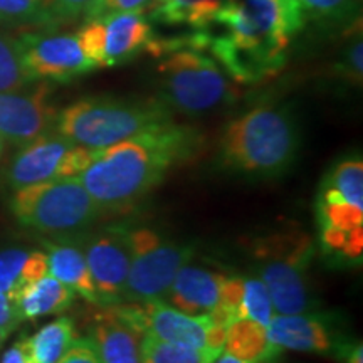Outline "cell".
<instances>
[{"mask_svg":"<svg viewBox=\"0 0 363 363\" xmlns=\"http://www.w3.org/2000/svg\"><path fill=\"white\" fill-rule=\"evenodd\" d=\"M49 89L39 86L33 93H0V136L17 147L56 130L57 113L49 103Z\"/></svg>","mask_w":363,"mask_h":363,"instance_id":"11","label":"cell"},{"mask_svg":"<svg viewBox=\"0 0 363 363\" xmlns=\"http://www.w3.org/2000/svg\"><path fill=\"white\" fill-rule=\"evenodd\" d=\"M321 190H333L345 202L363 208V162L360 155L345 157L323 179Z\"/></svg>","mask_w":363,"mask_h":363,"instance_id":"23","label":"cell"},{"mask_svg":"<svg viewBox=\"0 0 363 363\" xmlns=\"http://www.w3.org/2000/svg\"><path fill=\"white\" fill-rule=\"evenodd\" d=\"M259 276L279 315H306L316 303L308 284L315 244L308 235H276L259 246Z\"/></svg>","mask_w":363,"mask_h":363,"instance_id":"7","label":"cell"},{"mask_svg":"<svg viewBox=\"0 0 363 363\" xmlns=\"http://www.w3.org/2000/svg\"><path fill=\"white\" fill-rule=\"evenodd\" d=\"M197 131L170 123L96 150L78 180L99 211H128L152 192L177 163L197 152Z\"/></svg>","mask_w":363,"mask_h":363,"instance_id":"2","label":"cell"},{"mask_svg":"<svg viewBox=\"0 0 363 363\" xmlns=\"http://www.w3.org/2000/svg\"><path fill=\"white\" fill-rule=\"evenodd\" d=\"M7 337H9V335L6 333V331H4V330H0V345L4 343V340H6Z\"/></svg>","mask_w":363,"mask_h":363,"instance_id":"46","label":"cell"},{"mask_svg":"<svg viewBox=\"0 0 363 363\" xmlns=\"http://www.w3.org/2000/svg\"><path fill=\"white\" fill-rule=\"evenodd\" d=\"M227 0H152L145 16L153 24L189 27L192 30L208 29Z\"/></svg>","mask_w":363,"mask_h":363,"instance_id":"20","label":"cell"},{"mask_svg":"<svg viewBox=\"0 0 363 363\" xmlns=\"http://www.w3.org/2000/svg\"><path fill=\"white\" fill-rule=\"evenodd\" d=\"M160 98L170 110L201 115L234 101L238 91L214 57L182 48L165 54L158 65Z\"/></svg>","mask_w":363,"mask_h":363,"instance_id":"6","label":"cell"},{"mask_svg":"<svg viewBox=\"0 0 363 363\" xmlns=\"http://www.w3.org/2000/svg\"><path fill=\"white\" fill-rule=\"evenodd\" d=\"M45 274H49L48 256H45L44 252H29V256H27L24 267H22V272H21L19 289L24 288L26 284L35 283V281L44 278ZM19 289H17V291H19ZM16 294H13V296H16Z\"/></svg>","mask_w":363,"mask_h":363,"instance_id":"37","label":"cell"},{"mask_svg":"<svg viewBox=\"0 0 363 363\" xmlns=\"http://www.w3.org/2000/svg\"><path fill=\"white\" fill-rule=\"evenodd\" d=\"M99 0H48L54 26L86 17Z\"/></svg>","mask_w":363,"mask_h":363,"instance_id":"32","label":"cell"},{"mask_svg":"<svg viewBox=\"0 0 363 363\" xmlns=\"http://www.w3.org/2000/svg\"><path fill=\"white\" fill-rule=\"evenodd\" d=\"M72 145L74 143L71 140L62 136L57 130H52L21 147V152H17V155L2 172L6 189L16 192L29 185L57 179L62 157Z\"/></svg>","mask_w":363,"mask_h":363,"instance_id":"12","label":"cell"},{"mask_svg":"<svg viewBox=\"0 0 363 363\" xmlns=\"http://www.w3.org/2000/svg\"><path fill=\"white\" fill-rule=\"evenodd\" d=\"M225 353L247 363H276L283 348L267 338L264 325L251 318H238L227 326Z\"/></svg>","mask_w":363,"mask_h":363,"instance_id":"21","label":"cell"},{"mask_svg":"<svg viewBox=\"0 0 363 363\" xmlns=\"http://www.w3.org/2000/svg\"><path fill=\"white\" fill-rule=\"evenodd\" d=\"M266 330L269 342L283 350L342 357L348 347L331 330L328 318L318 313L272 316Z\"/></svg>","mask_w":363,"mask_h":363,"instance_id":"13","label":"cell"},{"mask_svg":"<svg viewBox=\"0 0 363 363\" xmlns=\"http://www.w3.org/2000/svg\"><path fill=\"white\" fill-rule=\"evenodd\" d=\"M316 217L320 227L330 225L348 233L363 224V208H357L350 203H326L318 201Z\"/></svg>","mask_w":363,"mask_h":363,"instance_id":"29","label":"cell"},{"mask_svg":"<svg viewBox=\"0 0 363 363\" xmlns=\"http://www.w3.org/2000/svg\"><path fill=\"white\" fill-rule=\"evenodd\" d=\"M363 252V227L358 225L355 229L348 230L347 239L342 251L338 254V259H342L343 264H357L362 261Z\"/></svg>","mask_w":363,"mask_h":363,"instance_id":"39","label":"cell"},{"mask_svg":"<svg viewBox=\"0 0 363 363\" xmlns=\"http://www.w3.org/2000/svg\"><path fill=\"white\" fill-rule=\"evenodd\" d=\"M33 83L22 65L19 40L0 30V93L21 91Z\"/></svg>","mask_w":363,"mask_h":363,"instance_id":"26","label":"cell"},{"mask_svg":"<svg viewBox=\"0 0 363 363\" xmlns=\"http://www.w3.org/2000/svg\"><path fill=\"white\" fill-rule=\"evenodd\" d=\"M224 274L185 262L175 274L167 298L170 306L187 315H206L219 303V289Z\"/></svg>","mask_w":363,"mask_h":363,"instance_id":"16","label":"cell"},{"mask_svg":"<svg viewBox=\"0 0 363 363\" xmlns=\"http://www.w3.org/2000/svg\"><path fill=\"white\" fill-rule=\"evenodd\" d=\"M305 24L299 0H227L212 24L222 33L211 34L207 49L234 81L261 83L283 69Z\"/></svg>","mask_w":363,"mask_h":363,"instance_id":"1","label":"cell"},{"mask_svg":"<svg viewBox=\"0 0 363 363\" xmlns=\"http://www.w3.org/2000/svg\"><path fill=\"white\" fill-rule=\"evenodd\" d=\"M143 335L108 306L96 316L89 338L101 363H142Z\"/></svg>","mask_w":363,"mask_h":363,"instance_id":"15","label":"cell"},{"mask_svg":"<svg viewBox=\"0 0 363 363\" xmlns=\"http://www.w3.org/2000/svg\"><path fill=\"white\" fill-rule=\"evenodd\" d=\"M238 318H251L257 323L267 326L272 318V303L266 284L261 279H244L242 303L238 310Z\"/></svg>","mask_w":363,"mask_h":363,"instance_id":"28","label":"cell"},{"mask_svg":"<svg viewBox=\"0 0 363 363\" xmlns=\"http://www.w3.org/2000/svg\"><path fill=\"white\" fill-rule=\"evenodd\" d=\"M21 321L22 320L19 313H17L16 305H13L6 293L0 291V330H4L9 335Z\"/></svg>","mask_w":363,"mask_h":363,"instance_id":"41","label":"cell"},{"mask_svg":"<svg viewBox=\"0 0 363 363\" xmlns=\"http://www.w3.org/2000/svg\"><path fill=\"white\" fill-rule=\"evenodd\" d=\"M83 252L98 294V305L123 303L131 247L126 225H108L84 240Z\"/></svg>","mask_w":363,"mask_h":363,"instance_id":"9","label":"cell"},{"mask_svg":"<svg viewBox=\"0 0 363 363\" xmlns=\"http://www.w3.org/2000/svg\"><path fill=\"white\" fill-rule=\"evenodd\" d=\"M74 291L65 283L45 274L35 283L26 284L11 301L16 305L21 320H35L40 316L57 315L72 305Z\"/></svg>","mask_w":363,"mask_h":363,"instance_id":"19","label":"cell"},{"mask_svg":"<svg viewBox=\"0 0 363 363\" xmlns=\"http://www.w3.org/2000/svg\"><path fill=\"white\" fill-rule=\"evenodd\" d=\"M152 0H99L91 11L86 19L94 21V19H103V17L111 16V13L118 12H130V11H142L147 9L148 4Z\"/></svg>","mask_w":363,"mask_h":363,"instance_id":"35","label":"cell"},{"mask_svg":"<svg viewBox=\"0 0 363 363\" xmlns=\"http://www.w3.org/2000/svg\"><path fill=\"white\" fill-rule=\"evenodd\" d=\"M19 40L22 65L33 81H69L98 69L81 49L76 34L29 33Z\"/></svg>","mask_w":363,"mask_h":363,"instance_id":"8","label":"cell"},{"mask_svg":"<svg viewBox=\"0 0 363 363\" xmlns=\"http://www.w3.org/2000/svg\"><path fill=\"white\" fill-rule=\"evenodd\" d=\"M4 147H6V140H4L2 136H0V155H2V152H4Z\"/></svg>","mask_w":363,"mask_h":363,"instance_id":"47","label":"cell"},{"mask_svg":"<svg viewBox=\"0 0 363 363\" xmlns=\"http://www.w3.org/2000/svg\"><path fill=\"white\" fill-rule=\"evenodd\" d=\"M345 239H347V233H345V230L335 229V227H330V225L321 227L320 244H321V251H323L326 256L340 254L345 244Z\"/></svg>","mask_w":363,"mask_h":363,"instance_id":"40","label":"cell"},{"mask_svg":"<svg viewBox=\"0 0 363 363\" xmlns=\"http://www.w3.org/2000/svg\"><path fill=\"white\" fill-rule=\"evenodd\" d=\"M9 203L22 225L54 235L83 233L101 212L78 177L52 179L16 190Z\"/></svg>","mask_w":363,"mask_h":363,"instance_id":"5","label":"cell"},{"mask_svg":"<svg viewBox=\"0 0 363 363\" xmlns=\"http://www.w3.org/2000/svg\"><path fill=\"white\" fill-rule=\"evenodd\" d=\"M43 244L48 251L45 256H48L49 274L69 286L72 291L83 296L86 301L98 305L96 288L79 242L71 238H61L57 240H44Z\"/></svg>","mask_w":363,"mask_h":363,"instance_id":"18","label":"cell"},{"mask_svg":"<svg viewBox=\"0 0 363 363\" xmlns=\"http://www.w3.org/2000/svg\"><path fill=\"white\" fill-rule=\"evenodd\" d=\"M170 123L172 110L162 99L93 96L57 113L56 130L72 143L101 150Z\"/></svg>","mask_w":363,"mask_h":363,"instance_id":"4","label":"cell"},{"mask_svg":"<svg viewBox=\"0 0 363 363\" xmlns=\"http://www.w3.org/2000/svg\"><path fill=\"white\" fill-rule=\"evenodd\" d=\"M147 333L163 340V342L207 350L206 333L211 326V320L207 315H187L163 301L147 303Z\"/></svg>","mask_w":363,"mask_h":363,"instance_id":"17","label":"cell"},{"mask_svg":"<svg viewBox=\"0 0 363 363\" xmlns=\"http://www.w3.org/2000/svg\"><path fill=\"white\" fill-rule=\"evenodd\" d=\"M104 67L125 65L135 59L155 39L152 22L142 11L118 12L103 17Z\"/></svg>","mask_w":363,"mask_h":363,"instance_id":"14","label":"cell"},{"mask_svg":"<svg viewBox=\"0 0 363 363\" xmlns=\"http://www.w3.org/2000/svg\"><path fill=\"white\" fill-rule=\"evenodd\" d=\"M0 22L7 26L56 27L48 0H0Z\"/></svg>","mask_w":363,"mask_h":363,"instance_id":"25","label":"cell"},{"mask_svg":"<svg viewBox=\"0 0 363 363\" xmlns=\"http://www.w3.org/2000/svg\"><path fill=\"white\" fill-rule=\"evenodd\" d=\"M74 340V321L62 316L43 326L33 337L22 338L19 343L26 363H57Z\"/></svg>","mask_w":363,"mask_h":363,"instance_id":"22","label":"cell"},{"mask_svg":"<svg viewBox=\"0 0 363 363\" xmlns=\"http://www.w3.org/2000/svg\"><path fill=\"white\" fill-rule=\"evenodd\" d=\"M81 49L96 67H104V24L101 19L88 21L76 33Z\"/></svg>","mask_w":363,"mask_h":363,"instance_id":"31","label":"cell"},{"mask_svg":"<svg viewBox=\"0 0 363 363\" xmlns=\"http://www.w3.org/2000/svg\"><path fill=\"white\" fill-rule=\"evenodd\" d=\"M57 363H101L91 338H76Z\"/></svg>","mask_w":363,"mask_h":363,"instance_id":"38","label":"cell"},{"mask_svg":"<svg viewBox=\"0 0 363 363\" xmlns=\"http://www.w3.org/2000/svg\"><path fill=\"white\" fill-rule=\"evenodd\" d=\"M217 357L211 350L163 342L150 333L142 340V363H212Z\"/></svg>","mask_w":363,"mask_h":363,"instance_id":"24","label":"cell"},{"mask_svg":"<svg viewBox=\"0 0 363 363\" xmlns=\"http://www.w3.org/2000/svg\"><path fill=\"white\" fill-rule=\"evenodd\" d=\"M194 256V249L175 242H163L131 252L123 303L147 305L163 301L169 294L175 274Z\"/></svg>","mask_w":363,"mask_h":363,"instance_id":"10","label":"cell"},{"mask_svg":"<svg viewBox=\"0 0 363 363\" xmlns=\"http://www.w3.org/2000/svg\"><path fill=\"white\" fill-rule=\"evenodd\" d=\"M212 363H247V362L239 360V358H235V357H233V355H229V353H220V355L217 357L216 360L212 362Z\"/></svg>","mask_w":363,"mask_h":363,"instance_id":"45","label":"cell"},{"mask_svg":"<svg viewBox=\"0 0 363 363\" xmlns=\"http://www.w3.org/2000/svg\"><path fill=\"white\" fill-rule=\"evenodd\" d=\"M360 0H299L306 19L326 24H348L357 19Z\"/></svg>","mask_w":363,"mask_h":363,"instance_id":"27","label":"cell"},{"mask_svg":"<svg viewBox=\"0 0 363 363\" xmlns=\"http://www.w3.org/2000/svg\"><path fill=\"white\" fill-rule=\"evenodd\" d=\"M338 74L352 84H362L363 76V40L353 39V43L345 49L342 61L337 66Z\"/></svg>","mask_w":363,"mask_h":363,"instance_id":"33","label":"cell"},{"mask_svg":"<svg viewBox=\"0 0 363 363\" xmlns=\"http://www.w3.org/2000/svg\"><path fill=\"white\" fill-rule=\"evenodd\" d=\"M94 153H96V150H89L76 143L72 145L66 152V155L62 157L57 179H62V177H78L81 172L88 169L91 163H93Z\"/></svg>","mask_w":363,"mask_h":363,"instance_id":"34","label":"cell"},{"mask_svg":"<svg viewBox=\"0 0 363 363\" xmlns=\"http://www.w3.org/2000/svg\"><path fill=\"white\" fill-rule=\"evenodd\" d=\"M244 294V278L240 276H230L222 279L219 289V303L217 305L227 308V310L238 313Z\"/></svg>","mask_w":363,"mask_h":363,"instance_id":"36","label":"cell"},{"mask_svg":"<svg viewBox=\"0 0 363 363\" xmlns=\"http://www.w3.org/2000/svg\"><path fill=\"white\" fill-rule=\"evenodd\" d=\"M0 363H26L24 362V353H22V348H21V343L17 342L16 345H12L9 350L4 353L2 357V362Z\"/></svg>","mask_w":363,"mask_h":363,"instance_id":"44","label":"cell"},{"mask_svg":"<svg viewBox=\"0 0 363 363\" xmlns=\"http://www.w3.org/2000/svg\"><path fill=\"white\" fill-rule=\"evenodd\" d=\"M29 256L24 249H6L0 251V291L6 293L9 298L19 289V279L22 267Z\"/></svg>","mask_w":363,"mask_h":363,"instance_id":"30","label":"cell"},{"mask_svg":"<svg viewBox=\"0 0 363 363\" xmlns=\"http://www.w3.org/2000/svg\"><path fill=\"white\" fill-rule=\"evenodd\" d=\"M225 338H227V328L225 326H217L212 325L207 328L206 333V347L207 350L217 353L220 355L222 350H224V345H225Z\"/></svg>","mask_w":363,"mask_h":363,"instance_id":"42","label":"cell"},{"mask_svg":"<svg viewBox=\"0 0 363 363\" xmlns=\"http://www.w3.org/2000/svg\"><path fill=\"white\" fill-rule=\"evenodd\" d=\"M301 147L298 120L288 106L259 104L234 118L220 135V167L254 179L291 169Z\"/></svg>","mask_w":363,"mask_h":363,"instance_id":"3","label":"cell"},{"mask_svg":"<svg viewBox=\"0 0 363 363\" xmlns=\"http://www.w3.org/2000/svg\"><path fill=\"white\" fill-rule=\"evenodd\" d=\"M342 358L345 363H363V347L362 342L358 343H350L345 352L342 353Z\"/></svg>","mask_w":363,"mask_h":363,"instance_id":"43","label":"cell"}]
</instances>
